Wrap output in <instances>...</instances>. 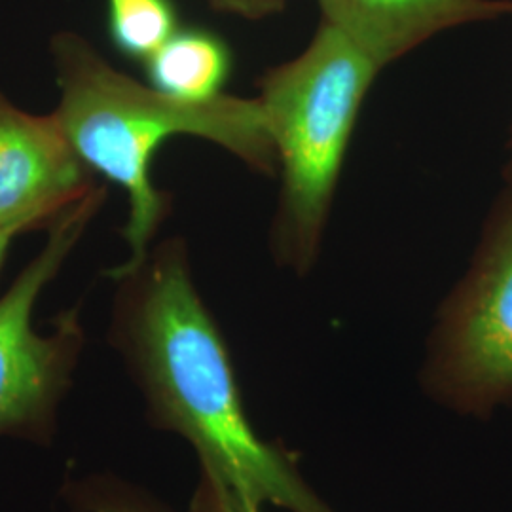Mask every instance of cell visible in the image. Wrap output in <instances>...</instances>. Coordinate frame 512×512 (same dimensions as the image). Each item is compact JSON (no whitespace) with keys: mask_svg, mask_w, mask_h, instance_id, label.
<instances>
[{"mask_svg":"<svg viewBox=\"0 0 512 512\" xmlns=\"http://www.w3.org/2000/svg\"><path fill=\"white\" fill-rule=\"evenodd\" d=\"M116 283L109 340L139 387L148 423L179 435L200 473L256 507L336 512L279 442L253 427L219 323L198 291L188 249L165 239Z\"/></svg>","mask_w":512,"mask_h":512,"instance_id":"cell-1","label":"cell"},{"mask_svg":"<svg viewBox=\"0 0 512 512\" xmlns=\"http://www.w3.org/2000/svg\"><path fill=\"white\" fill-rule=\"evenodd\" d=\"M59 103L54 110L80 160L129 200L124 239L129 255L105 272L110 279L137 268L169 215V196L152 181V162L167 139L192 135L234 154L262 175L277 169L274 141L258 99L219 95L184 101L118 71L76 31L50 40Z\"/></svg>","mask_w":512,"mask_h":512,"instance_id":"cell-2","label":"cell"},{"mask_svg":"<svg viewBox=\"0 0 512 512\" xmlns=\"http://www.w3.org/2000/svg\"><path fill=\"white\" fill-rule=\"evenodd\" d=\"M380 71L346 35L319 21L300 54L258 80L256 99L281 173L272 251L294 274H308L319 256L353 128Z\"/></svg>","mask_w":512,"mask_h":512,"instance_id":"cell-3","label":"cell"},{"mask_svg":"<svg viewBox=\"0 0 512 512\" xmlns=\"http://www.w3.org/2000/svg\"><path fill=\"white\" fill-rule=\"evenodd\" d=\"M107 188L95 184L48 226V239L0 296V437L48 446L59 406L74 382L86 332L80 308L63 311L50 332L33 327L38 296L61 272L103 207Z\"/></svg>","mask_w":512,"mask_h":512,"instance_id":"cell-4","label":"cell"},{"mask_svg":"<svg viewBox=\"0 0 512 512\" xmlns=\"http://www.w3.org/2000/svg\"><path fill=\"white\" fill-rule=\"evenodd\" d=\"M420 380L435 403L461 416L490 418L512 404V186L440 306Z\"/></svg>","mask_w":512,"mask_h":512,"instance_id":"cell-5","label":"cell"},{"mask_svg":"<svg viewBox=\"0 0 512 512\" xmlns=\"http://www.w3.org/2000/svg\"><path fill=\"white\" fill-rule=\"evenodd\" d=\"M95 184L54 112H27L0 92V230L48 228Z\"/></svg>","mask_w":512,"mask_h":512,"instance_id":"cell-6","label":"cell"},{"mask_svg":"<svg viewBox=\"0 0 512 512\" xmlns=\"http://www.w3.org/2000/svg\"><path fill=\"white\" fill-rule=\"evenodd\" d=\"M319 10L384 71L444 31L512 18V0H319Z\"/></svg>","mask_w":512,"mask_h":512,"instance_id":"cell-7","label":"cell"},{"mask_svg":"<svg viewBox=\"0 0 512 512\" xmlns=\"http://www.w3.org/2000/svg\"><path fill=\"white\" fill-rule=\"evenodd\" d=\"M148 84L184 101H211L234 71V52L226 38L200 25H181L164 46L143 63Z\"/></svg>","mask_w":512,"mask_h":512,"instance_id":"cell-8","label":"cell"},{"mask_svg":"<svg viewBox=\"0 0 512 512\" xmlns=\"http://www.w3.org/2000/svg\"><path fill=\"white\" fill-rule=\"evenodd\" d=\"M110 44L129 61L145 63L181 27L175 0H105Z\"/></svg>","mask_w":512,"mask_h":512,"instance_id":"cell-9","label":"cell"},{"mask_svg":"<svg viewBox=\"0 0 512 512\" xmlns=\"http://www.w3.org/2000/svg\"><path fill=\"white\" fill-rule=\"evenodd\" d=\"M61 497L73 512H173L147 490L110 473L71 476Z\"/></svg>","mask_w":512,"mask_h":512,"instance_id":"cell-10","label":"cell"},{"mask_svg":"<svg viewBox=\"0 0 512 512\" xmlns=\"http://www.w3.org/2000/svg\"><path fill=\"white\" fill-rule=\"evenodd\" d=\"M260 509L203 473L188 505V512H260Z\"/></svg>","mask_w":512,"mask_h":512,"instance_id":"cell-11","label":"cell"},{"mask_svg":"<svg viewBox=\"0 0 512 512\" xmlns=\"http://www.w3.org/2000/svg\"><path fill=\"white\" fill-rule=\"evenodd\" d=\"M207 4L220 14L260 21L283 12L289 0H207Z\"/></svg>","mask_w":512,"mask_h":512,"instance_id":"cell-12","label":"cell"},{"mask_svg":"<svg viewBox=\"0 0 512 512\" xmlns=\"http://www.w3.org/2000/svg\"><path fill=\"white\" fill-rule=\"evenodd\" d=\"M25 232H31V228H25V226H14V228H6V230H0V270L6 262V256L10 253V247L16 239L25 234Z\"/></svg>","mask_w":512,"mask_h":512,"instance_id":"cell-13","label":"cell"},{"mask_svg":"<svg viewBox=\"0 0 512 512\" xmlns=\"http://www.w3.org/2000/svg\"><path fill=\"white\" fill-rule=\"evenodd\" d=\"M507 181H509V186H512V135H511V160H509V165H507Z\"/></svg>","mask_w":512,"mask_h":512,"instance_id":"cell-14","label":"cell"}]
</instances>
